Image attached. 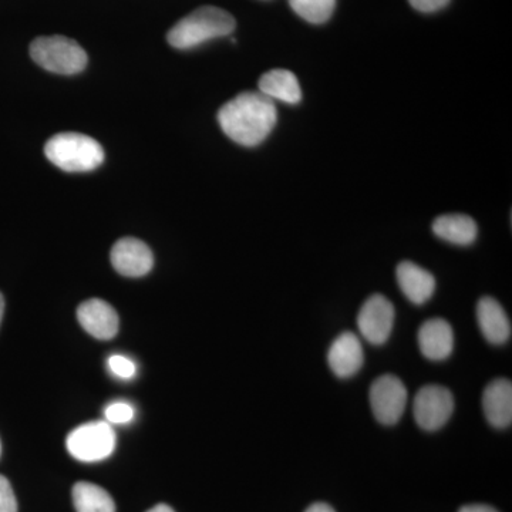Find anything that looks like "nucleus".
<instances>
[{"label":"nucleus","mask_w":512,"mask_h":512,"mask_svg":"<svg viewBox=\"0 0 512 512\" xmlns=\"http://www.w3.org/2000/svg\"><path fill=\"white\" fill-rule=\"evenodd\" d=\"M278 121L275 101L261 92H244L218 111V123L232 141L244 147L264 143Z\"/></svg>","instance_id":"obj_1"},{"label":"nucleus","mask_w":512,"mask_h":512,"mask_svg":"<svg viewBox=\"0 0 512 512\" xmlns=\"http://www.w3.org/2000/svg\"><path fill=\"white\" fill-rule=\"evenodd\" d=\"M237 28L234 16L217 6H202L181 19L168 32L167 40L175 49L188 50L231 35Z\"/></svg>","instance_id":"obj_2"},{"label":"nucleus","mask_w":512,"mask_h":512,"mask_svg":"<svg viewBox=\"0 0 512 512\" xmlns=\"http://www.w3.org/2000/svg\"><path fill=\"white\" fill-rule=\"evenodd\" d=\"M45 154L50 163L67 173H87L104 161L99 141L80 133H60L47 141Z\"/></svg>","instance_id":"obj_3"},{"label":"nucleus","mask_w":512,"mask_h":512,"mask_svg":"<svg viewBox=\"0 0 512 512\" xmlns=\"http://www.w3.org/2000/svg\"><path fill=\"white\" fill-rule=\"evenodd\" d=\"M30 56L40 67L63 76L83 72L87 55L76 40L64 36L37 37L30 45Z\"/></svg>","instance_id":"obj_4"},{"label":"nucleus","mask_w":512,"mask_h":512,"mask_svg":"<svg viewBox=\"0 0 512 512\" xmlns=\"http://www.w3.org/2000/svg\"><path fill=\"white\" fill-rule=\"evenodd\" d=\"M67 450L76 460L96 463L106 460L116 448V433L109 421H90L69 434Z\"/></svg>","instance_id":"obj_5"},{"label":"nucleus","mask_w":512,"mask_h":512,"mask_svg":"<svg viewBox=\"0 0 512 512\" xmlns=\"http://www.w3.org/2000/svg\"><path fill=\"white\" fill-rule=\"evenodd\" d=\"M454 410L453 394L439 384L421 387L414 397L413 416L420 429L436 431L450 420Z\"/></svg>","instance_id":"obj_6"},{"label":"nucleus","mask_w":512,"mask_h":512,"mask_svg":"<svg viewBox=\"0 0 512 512\" xmlns=\"http://www.w3.org/2000/svg\"><path fill=\"white\" fill-rule=\"evenodd\" d=\"M370 406L379 423L393 426L402 419L407 404V389L394 375L377 377L370 387Z\"/></svg>","instance_id":"obj_7"},{"label":"nucleus","mask_w":512,"mask_h":512,"mask_svg":"<svg viewBox=\"0 0 512 512\" xmlns=\"http://www.w3.org/2000/svg\"><path fill=\"white\" fill-rule=\"evenodd\" d=\"M393 325V303L380 293L369 296L357 315L360 335L372 345H383L392 335Z\"/></svg>","instance_id":"obj_8"},{"label":"nucleus","mask_w":512,"mask_h":512,"mask_svg":"<svg viewBox=\"0 0 512 512\" xmlns=\"http://www.w3.org/2000/svg\"><path fill=\"white\" fill-rule=\"evenodd\" d=\"M111 264L120 275L140 278L153 269L154 256L147 244L133 237L121 238L111 248Z\"/></svg>","instance_id":"obj_9"},{"label":"nucleus","mask_w":512,"mask_h":512,"mask_svg":"<svg viewBox=\"0 0 512 512\" xmlns=\"http://www.w3.org/2000/svg\"><path fill=\"white\" fill-rule=\"evenodd\" d=\"M77 319L89 335L110 340L119 333V315L113 306L101 299H89L77 309Z\"/></svg>","instance_id":"obj_10"},{"label":"nucleus","mask_w":512,"mask_h":512,"mask_svg":"<svg viewBox=\"0 0 512 512\" xmlns=\"http://www.w3.org/2000/svg\"><path fill=\"white\" fill-rule=\"evenodd\" d=\"M329 367L340 379L355 376L365 362L363 346L355 333L343 332L333 340L328 353Z\"/></svg>","instance_id":"obj_11"},{"label":"nucleus","mask_w":512,"mask_h":512,"mask_svg":"<svg viewBox=\"0 0 512 512\" xmlns=\"http://www.w3.org/2000/svg\"><path fill=\"white\" fill-rule=\"evenodd\" d=\"M421 353L433 362H441L451 355L454 348V335L450 323L441 318L424 322L417 335Z\"/></svg>","instance_id":"obj_12"},{"label":"nucleus","mask_w":512,"mask_h":512,"mask_svg":"<svg viewBox=\"0 0 512 512\" xmlns=\"http://www.w3.org/2000/svg\"><path fill=\"white\" fill-rule=\"evenodd\" d=\"M483 409L491 426L507 429L512 421V384L507 379H495L485 387Z\"/></svg>","instance_id":"obj_13"},{"label":"nucleus","mask_w":512,"mask_h":512,"mask_svg":"<svg viewBox=\"0 0 512 512\" xmlns=\"http://www.w3.org/2000/svg\"><path fill=\"white\" fill-rule=\"evenodd\" d=\"M397 282L407 299L414 305H423L436 291V279L414 262H400L396 269Z\"/></svg>","instance_id":"obj_14"},{"label":"nucleus","mask_w":512,"mask_h":512,"mask_svg":"<svg viewBox=\"0 0 512 512\" xmlns=\"http://www.w3.org/2000/svg\"><path fill=\"white\" fill-rule=\"evenodd\" d=\"M481 333L493 345H503L511 338V322L503 306L490 296H483L477 305Z\"/></svg>","instance_id":"obj_15"},{"label":"nucleus","mask_w":512,"mask_h":512,"mask_svg":"<svg viewBox=\"0 0 512 512\" xmlns=\"http://www.w3.org/2000/svg\"><path fill=\"white\" fill-rule=\"evenodd\" d=\"M259 92L271 100L286 104H298L302 100V90L298 77L285 69H275L262 74L259 79Z\"/></svg>","instance_id":"obj_16"},{"label":"nucleus","mask_w":512,"mask_h":512,"mask_svg":"<svg viewBox=\"0 0 512 512\" xmlns=\"http://www.w3.org/2000/svg\"><path fill=\"white\" fill-rule=\"evenodd\" d=\"M436 237L454 245H471L476 241L478 228L476 221L466 214H446L433 222Z\"/></svg>","instance_id":"obj_17"},{"label":"nucleus","mask_w":512,"mask_h":512,"mask_svg":"<svg viewBox=\"0 0 512 512\" xmlns=\"http://www.w3.org/2000/svg\"><path fill=\"white\" fill-rule=\"evenodd\" d=\"M72 494L77 512H116L113 498L99 485L82 481L74 485Z\"/></svg>","instance_id":"obj_18"},{"label":"nucleus","mask_w":512,"mask_h":512,"mask_svg":"<svg viewBox=\"0 0 512 512\" xmlns=\"http://www.w3.org/2000/svg\"><path fill=\"white\" fill-rule=\"evenodd\" d=\"M293 12L313 25H322L332 18L336 0H288Z\"/></svg>","instance_id":"obj_19"},{"label":"nucleus","mask_w":512,"mask_h":512,"mask_svg":"<svg viewBox=\"0 0 512 512\" xmlns=\"http://www.w3.org/2000/svg\"><path fill=\"white\" fill-rule=\"evenodd\" d=\"M104 416L110 424H127L133 420L134 409L130 403L114 402L104 410Z\"/></svg>","instance_id":"obj_20"},{"label":"nucleus","mask_w":512,"mask_h":512,"mask_svg":"<svg viewBox=\"0 0 512 512\" xmlns=\"http://www.w3.org/2000/svg\"><path fill=\"white\" fill-rule=\"evenodd\" d=\"M109 369L114 376L120 377V379H133L137 373V367L134 365L133 360L128 359L126 356L113 355L109 357Z\"/></svg>","instance_id":"obj_21"},{"label":"nucleus","mask_w":512,"mask_h":512,"mask_svg":"<svg viewBox=\"0 0 512 512\" xmlns=\"http://www.w3.org/2000/svg\"><path fill=\"white\" fill-rule=\"evenodd\" d=\"M0 512H18V501L8 478L0 476Z\"/></svg>","instance_id":"obj_22"},{"label":"nucleus","mask_w":512,"mask_h":512,"mask_svg":"<svg viewBox=\"0 0 512 512\" xmlns=\"http://www.w3.org/2000/svg\"><path fill=\"white\" fill-rule=\"evenodd\" d=\"M409 3L421 13H434L446 8L450 0H409Z\"/></svg>","instance_id":"obj_23"},{"label":"nucleus","mask_w":512,"mask_h":512,"mask_svg":"<svg viewBox=\"0 0 512 512\" xmlns=\"http://www.w3.org/2000/svg\"><path fill=\"white\" fill-rule=\"evenodd\" d=\"M458 512H500L495 510V508L490 507L487 504H470L464 505L463 508H460Z\"/></svg>","instance_id":"obj_24"},{"label":"nucleus","mask_w":512,"mask_h":512,"mask_svg":"<svg viewBox=\"0 0 512 512\" xmlns=\"http://www.w3.org/2000/svg\"><path fill=\"white\" fill-rule=\"evenodd\" d=\"M305 512H336L330 507L329 504L326 503H315L312 504L311 507H308V510Z\"/></svg>","instance_id":"obj_25"},{"label":"nucleus","mask_w":512,"mask_h":512,"mask_svg":"<svg viewBox=\"0 0 512 512\" xmlns=\"http://www.w3.org/2000/svg\"><path fill=\"white\" fill-rule=\"evenodd\" d=\"M147 512H175L173 508L170 507V505L167 504H158L156 507L151 508V510H148Z\"/></svg>","instance_id":"obj_26"},{"label":"nucleus","mask_w":512,"mask_h":512,"mask_svg":"<svg viewBox=\"0 0 512 512\" xmlns=\"http://www.w3.org/2000/svg\"><path fill=\"white\" fill-rule=\"evenodd\" d=\"M3 313H5V298H3L2 293H0V323H2Z\"/></svg>","instance_id":"obj_27"},{"label":"nucleus","mask_w":512,"mask_h":512,"mask_svg":"<svg viewBox=\"0 0 512 512\" xmlns=\"http://www.w3.org/2000/svg\"><path fill=\"white\" fill-rule=\"evenodd\" d=\"M0 451H2V446H0Z\"/></svg>","instance_id":"obj_28"}]
</instances>
